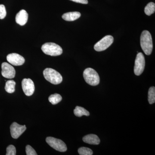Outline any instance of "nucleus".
Returning a JSON list of instances; mask_svg holds the SVG:
<instances>
[{"label":"nucleus","instance_id":"16","mask_svg":"<svg viewBox=\"0 0 155 155\" xmlns=\"http://www.w3.org/2000/svg\"><path fill=\"white\" fill-rule=\"evenodd\" d=\"M16 82L14 80H8L6 82L5 90L8 93H13L15 91Z\"/></svg>","mask_w":155,"mask_h":155},{"label":"nucleus","instance_id":"9","mask_svg":"<svg viewBox=\"0 0 155 155\" xmlns=\"http://www.w3.org/2000/svg\"><path fill=\"white\" fill-rule=\"evenodd\" d=\"M22 90L27 96H30L35 91V85L33 81L30 78H24L22 81Z\"/></svg>","mask_w":155,"mask_h":155},{"label":"nucleus","instance_id":"20","mask_svg":"<svg viewBox=\"0 0 155 155\" xmlns=\"http://www.w3.org/2000/svg\"><path fill=\"white\" fill-rule=\"evenodd\" d=\"M78 153L80 155H92L93 153L91 149L85 147H81L78 149Z\"/></svg>","mask_w":155,"mask_h":155},{"label":"nucleus","instance_id":"17","mask_svg":"<svg viewBox=\"0 0 155 155\" xmlns=\"http://www.w3.org/2000/svg\"><path fill=\"white\" fill-rule=\"evenodd\" d=\"M155 11V4L153 2H150L146 6L144 12L147 16H150L154 14Z\"/></svg>","mask_w":155,"mask_h":155},{"label":"nucleus","instance_id":"14","mask_svg":"<svg viewBox=\"0 0 155 155\" xmlns=\"http://www.w3.org/2000/svg\"><path fill=\"white\" fill-rule=\"evenodd\" d=\"M80 13L78 12H71L65 13L62 16V18L67 21H73L81 17Z\"/></svg>","mask_w":155,"mask_h":155},{"label":"nucleus","instance_id":"1","mask_svg":"<svg viewBox=\"0 0 155 155\" xmlns=\"http://www.w3.org/2000/svg\"><path fill=\"white\" fill-rule=\"evenodd\" d=\"M140 46L143 51L147 55H150L152 52L153 44L152 38L149 31L144 30L140 36Z\"/></svg>","mask_w":155,"mask_h":155},{"label":"nucleus","instance_id":"2","mask_svg":"<svg viewBox=\"0 0 155 155\" xmlns=\"http://www.w3.org/2000/svg\"><path fill=\"white\" fill-rule=\"evenodd\" d=\"M46 80L54 84H58L63 81V77L59 72L51 68H46L43 71Z\"/></svg>","mask_w":155,"mask_h":155},{"label":"nucleus","instance_id":"11","mask_svg":"<svg viewBox=\"0 0 155 155\" xmlns=\"http://www.w3.org/2000/svg\"><path fill=\"white\" fill-rule=\"evenodd\" d=\"M7 59L9 63L15 66H21L25 61L23 57L16 53L9 54L7 56Z\"/></svg>","mask_w":155,"mask_h":155},{"label":"nucleus","instance_id":"21","mask_svg":"<svg viewBox=\"0 0 155 155\" xmlns=\"http://www.w3.org/2000/svg\"><path fill=\"white\" fill-rule=\"evenodd\" d=\"M6 155H16V149L14 145H11L7 148V153Z\"/></svg>","mask_w":155,"mask_h":155},{"label":"nucleus","instance_id":"4","mask_svg":"<svg viewBox=\"0 0 155 155\" xmlns=\"http://www.w3.org/2000/svg\"><path fill=\"white\" fill-rule=\"evenodd\" d=\"M41 50L46 54L51 56L61 55L63 53L62 48L54 43H45L42 46Z\"/></svg>","mask_w":155,"mask_h":155},{"label":"nucleus","instance_id":"5","mask_svg":"<svg viewBox=\"0 0 155 155\" xmlns=\"http://www.w3.org/2000/svg\"><path fill=\"white\" fill-rule=\"evenodd\" d=\"M46 141L48 144L56 150L61 152H64L67 150V145L61 140L49 137L46 139Z\"/></svg>","mask_w":155,"mask_h":155},{"label":"nucleus","instance_id":"19","mask_svg":"<svg viewBox=\"0 0 155 155\" xmlns=\"http://www.w3.org/2000/svg\"><path fill=\"white\" fill-rule=\"evenodd\" d=\"M148 100L149 103L150 104H152L155 102V87H150L148 91Z\"/></svg>","mask_w":155,"mask_h":155},{"label":"nucleus","instance_id":"3","mask_svg":"<svg viewBox=\"0 0 155 155\" xmlns=\"http://www.w3.org/2000/svg\"><path fill=\"white\" fill-rule=\"evenodd\" d=\"M85 81L89 85L96 86L100 83V77L97 72L91 68H87L83 72Z\"/></svg>","mask_w":155,"mask_h":155},{"label":"nucleus","instance_id":"7","mask_svg":"<svg viewBox=\"0 0 155 155\" xmlns=\"http://www.w3.org/2000/svg\"><path fill=\"white\" fill-rule=\"evenodd\" d=\"M145 66V60L144 55L142 53H138L137 55L134 67V73L135 75H140L144 71Z\"/></svg>","mask_w":155,"mask_h":155},{"label":"nucleus","instance_id":"24","mask_svg":"<svg viewBox=\"0 0 155 155\" xmlns=\"http://www.w3.org/2000/svg\"><path fill=\"white\" fill-rule=\"evenodd\" d=\"M75 2L80 3V4H88V2L87 0H70Z\"/></svg>","mask_w":155,"mask_h":155},{"label":"nucleus","instance_id":"22","mask_svg":"<svg viewBox=\"0 0 155 155\" xmlns=\"http://www.w3.org/2000/svg\"><path fill=\"white\" fill-rule=\"evenodd\" d=\"M25 151H26V155H37L35 150L30 145L26 146V147H25Z\"/></svg>","mask_w":155,"mask_h":155},{"label":"nucleus","instance_id":"23","mask_svg":"<svg viewBox=\"0 0 155 155\" xmlns=\"http://www.w3.org/2000/svg\"><path fill=\"white\" fill-rule=\"evenodd\" d=\"M7 14L5 7L3 5H0V19H3Z\"/></svg>","mask_w":155,"mask_h":155},{"label":"nucleus","instance_id":"18","mask_svg":"<svg viewBox=\"0 0 155 155\" xmlns=\"http://www.w3.org/2000/svg\"><path fill=\"white\" fill-rule=\"evenodd\" d=\"M49 101L53 105H56L62 101V97L61 95L55 94L51 95L48 98Z\"/></svg>","mask_w":155,"mask_h":155},{"label":"nucleus","instance_id":"15","mask_svg":"<svg viewBox=\"0 0 155 155\" xmlns=\"http://www.w3.org/2000/svg\"><path fill=\"white\" fill-rule=\"evenodd\" d=\"M74 114L77 117H81L83 116H89V112L82 107L77 106L74 110Z\"/></svg>","mask_w":155,"mask_h":155},{"label":"nucleus","instance_id":"10","mask_svg":"<svg viewBox=\"0 0 155 155\" xmlns=\"http://www.w3.org/2000/svg\"><path fill=\"white\" fill-rule=\"evenodd\" d=\"M2 74L3 77L9 79H12L15 77L16 71L14 67L11 64L4 62L2 65Z\"/></svg>","mask_w":155,"mask_h":155},{"label":"nucleus","instance_id":"13","mask_svg":"<svg viewBox=\"0 0 155 155\" xmlns=\"http://www.w3.org/2000/svg\"><path fill=\"white\" fill-rule=\"evenodd\" d=\"M83 141L90 144L98 145L100 143V140L97 136L95 134H88L84 137Z\"/></svg>","mask_w":155,"mask_h":155},{"label":"nucleus","instance_id":"12","mask_svg":"<svg viewBox=\"0 0 155 155\" xmlns=\"http://www.w3.org/2000/svg\"><path fill=\"white\" fill-rule=\"evenodd\" d=\"M28 19V14L24 10H21L17 13L16 16V22L20 25H24L26 24Z\"/></svg>","mask_w":155,"mask_h":155},{"label":"nucleus","instance_id":"6","mask_svg":"<svg viewBox=\"0 0 155 155\" xmlns=\"http://www.w3.org/2000/svg\"><path fill=\"white\" fill-rule=\"evenodd\" d=\"M114 38L111 35H107L97 43L94 46V49L97 51H102L110 46L114 42Z\"/></svg>","mask_w":155,"mask_h":155},{"label":"nucleus","instance_id":"8","mask_svg":"<svg viewBox=\"0 0 155 155\" xmlns=\"http://www.w3.org/2000/svg\"><path fill=\"white\" fill-rule=\"evenodd\" d=\"M26 129L25 125H20L17 122H13L10 127L11 136L14 139L18 138Z\"/></svg>","mask_w":155,"mask_h":155}]
</instances>
